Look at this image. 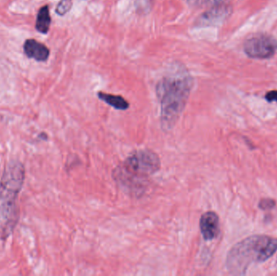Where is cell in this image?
<instances>
[{
    "label": "cell",
    "instance_id": "1",
    "mask_svg": "<svg viewBox=\"0 0 277 276\" xmlns=\"http://www.w3.org/2000/svg\"><path fill=\"white\" fill-rule=\"evenodd\" d=\"M193 85V79L183 67H176L158 82L156 93L160 102L163 129L167 131L174 127L184 110Z\"/></svg>",
    "mask_w": 277,
    "mask_h": 276
},
{
    "label": "cell",
    "instance_id": "2",
    "mask_svg": "<svg viewBox=\"0 0 277 276\" xmlns=\"http://www.w3.org/2000/svg\"><path fill=\"white\" fill-rule=\"evenodd\" d=\"M277 251V238L250 236L231 248L227 254L226 267L232 275H244L251 263L265 262Z\"/></svg>",
    "mask_w": 277,
    "mask_h": 276
},
{
    "label": "cell",
    "instance_id": "3",
    "mask_svg": "<svg viewBox=\"0 0 277 276\" xmlns=\"http://www.w3.org/2000/svg\"><path fill=\"white\" fill-rule=\"evenodd\" d=\"M25 181V168L18 161H11L0 182V234L7 237L17 222L16 199Z\"/></svg>",
    "mask_w": 277,
    "mask_h": 276
},
{
    "label": "cell",
    "instance_id": "4",
    "mask_svg": "<svg viewBox=\"0 0 277 276\" xmlns=\"http://www.w3.org/2000/svg\"><path fill=\"white\" fill-rule=\"evenodd\" d=\"M159 156L151 150H139L115 169L114 177L125 190L138 193L144 189L145 180L160 170Z\"/></svg>",
    "mask_w": 277,
    "mask_h": 276
},
{
    "label": "cell",
    "instance_id": "5",
    "mask_svg": "<svg viewBox=\"0 0 277 276\" xmlns=\"http://www.w3.org/2000/svg\"><path fill=\"white\" fill-rule=\"evenodd\" d=\"M244 51L251 59H270L277 53V41L267 34L255 35L245 41Z\"/></svg>",
    "mask_w": 277,
    "mask_h": 276
},
{
    "label": "cell",
    "instance_id": "6",
    "mask_svg": "<svg viewBox=\"0 0 277 276\" xmlns=\"http://www.w3.org/2000/svg\"><path fill=\"white\" fill-rule=\"evenodd\" d=\"M231 7L226 4L215 5L211 9L202 14L196 21V25L200 27L221 25L227 20L231 14Z\"/></svg>",
    "mask_w": 277,
    "mask_h": 276
},
{
    "label": "cell",
    "instance_id": "7",
    "mask_svg": "<svg viewBox=\"0 0 277 276\" xmlns=\"http://www.w3.org/2000/svg\"><path fill=\"white\" fill-rule=\"evenodd\" d=\"M199 228L204 240L212 241L215 239L220 232L218 215L214 211L203 213L199 220Z\"/></svg>",
    "mask_w": 277,
    "mask_h": 276
},
{
    "label": "cell",
    "instance_id": "8",
    "mask_svg": "<svg viewBox=\"0 0 277 276\" xmlns=\"http://www.w3.org/2000/svg\"><path fill=\"white\" fill-rule=\"evenodd\" d=\"M24 52L28 58L36 61L45 62L50 56V50L44 44L34 39H28L24 44Z\"/></svg>",
    "mask_w": 277,
    "mask_h": 276
},
{
    "label": "cell",
    "instance_id": "9",
    "mask_svg": "<svg viewBox=\"0 0 277 276\" xmlns=\"http://www.w3.org/2000/svg\"><path fill=\"white\" fill-rule=\"evenodd\" d=\"M97 97L100 100L106 102V104H108L118 110H126L130 106L128 102L126 99H124L122 96L114 95V94L99 92L97 93Z\"/></svg>",
    "mask_w": 277,
    "mask_h": 276
},
{
    "label": "cell",
    "instance_id": "10",
    "mask_svg": "<svg viewBox=\"0 0 277 276\" xmlns=\"http://www.w3.org/2000/svg\"><path fill=\"white\" fill-rule=\"evenodd\" d=\"M51 17L48 6H44L39 10L37 16L36 29L41 34H47L50 30Z\"/></svg>",
    "mask_w": 277,
    "mask_h": 276
},
{
    "label": "cell",
    "instance_id": "11",
    "mask_svg": "<svg viewBox=\"0 0 277 276\" xmlns=\"http://www.w3.org/2000/svg\"><path fill=\"white\" fill-rule=\"evenodd\" d=\"M223 0H187L188 4L191 7H202L203 6H215L218 5L222 2Z\"/></svg>",
    "mask_w": 277,
    "mask_h": 276
},
{
    "label": "cell",
    "instance_id": "12",
    "mask_svg": "<svg viewBox=\"0 0 277 276\" xmlns=\"http://www.w3.org/2000/svg\"><path fill=\"white\" fill-rule=\"evenodd\" d=\"M72 0H61L57 5L56 13L59 16H64L68 13V11L72 9Z\"/></svg>",
    "mask_w": 277,
    "mask_h": 276
},
{
    "label": "cell",
    "instance_id": "13",
    "mask_svg": "<svg viewBox=\"0 0 277 276\" xmlns=\"http://www.w3.org/2000/svg\"><path fill=\"white\" fill-rule=\"evenodd\" d=\"M276 206V202L273 199H263L259 204V208L262 210H270Z\"/></svg>",
    "mask_w": 277,
    "mask_h": 276
},
{
    "label": "cell",
    "instance_id": "14",
    "mask_svg": "<svg viewBox=\"0 0 277 276\" xmlns=\"http://www.w3.org/2000/svg\"><path fill=\"white\" fill-rule=\"evenodd\" d=\"M267 101L269 102H277V91H270L265 96Z\"/></svg>",
    "mask_w": 277,
    "mask_h": 276
}]
</instances>
